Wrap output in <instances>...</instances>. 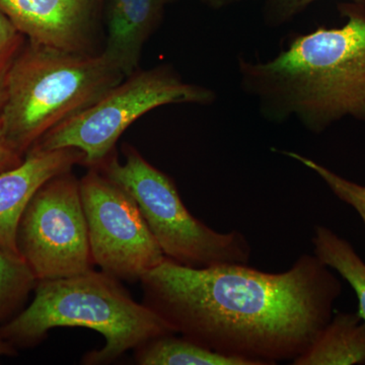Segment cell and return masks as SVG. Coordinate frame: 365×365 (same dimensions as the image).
Wrapping results in <instances>:
<instances>
[{
	"mask_svg": "<svg viewBox=\"0 0 365 365\" xmlns=\"http://www.w3.org/2000/svg\"><path fill=\"white\" fill-rule=\"evenodd\" d=\"M143 304L185 339L255 365L294 361L333 317L342 283L314 255L282 272L193 268L165 258L140 279Z\"/></svg>",
	"mask_w": 365,
	"mask_h": 365,
	"instance_id": "1",
	"label": "cell"
},
{
	"mask_svg": "<svg viewBox=\"0 0 365 365\" xmlns=\"http://www.w3.org/2000/svg\"><path fill=\"white\" fill-rule=\"evenodd\" d=\"M341 13L344 26L297 34L268 61L239 59L242 91L268 121L294 118L314 134L346 117L365 122V7Z\"/></svg>",
	"mask_w": 365,
	"mask_h": 365,
	"instance_id": "2",
	"label": "cell"
},
{
	"mask_svg": "<svg viewBox=\"0 0 365 365\" xmlns=\"http://www.w3.org/2000/svg\"><path fill=\"white\" fill-rule=\"evenodd\" d=\"M59 327L102 334L105 346L86 353L83 364H109L151 339L176 334L150 307L138 304L109 274L85 273L37 281L30 306L0 325V335L16 348L39 344Z\"/></svg>",
	"mask_w": 365,
	"mask_h": 365,
	"instance_id": "3",
	"label": "cell"
},
{
	"mask_svg": "<svg viewBox=\"0 0 365 365\" xmlns=\"http://www.w3.org/2000/svg\"><path fill=\"white\" fill-rule=\"evenodd\" d=\"M125 78L103 52L67 51L26 40L9 76L0 137L25 157L47 132Z\"/></svg>",
	"mask_w": 365,
	"mask_h": 365,
	"instance_id": "4",
	"label": "cell"
},
{
	"mask_svg": "<svg viewBox=\"0 0 365 365\" xmlns=\"http://www.w3.org/2000/svg\"><path fill=\"white\" fill-rule=\"evenodd\" d=\"M122 150L123 163L114 150L95 169L130 194L165 258L193 268L250 263L252 247L246 235L239 230L216 232L197 220L172 178L130 144Z\"/></svg>",
	"mask_w": 365,
	"mask_h": 365,
	"instance_id": "5",
	"label": "cell"
},
{
	"mask_svg": "<svg viewBox=\"0 0 365 365\" xmlns=\"http://www.w3.org/2000/svg\"><path fill=\"white\" fill-rule=\"evenodd\" d=\"M215 100V91L185 83L172 67L138 69L95 104L47 132L32 148H76L85 155L83 165L97 168L115 150L123 132L146 113L165 105H209Z\"/></svg>",
	"mask_w": 365,
	"mask_h": 365,
	"instance_id": "6",
	"label": "cell"
},
{
	"mask_svg": "<svg viewBox=\"0 0 365 365\" xmlns=\"http://www.w3.org/2000/svg\"><path fill=\"white\" fill-rule=\"evenodd\" d=\"M16 246L37 281L93 269L79 180L72 170L53 177L36 192L19 222Z\"/></svg>",
	"mask_w": 365,
	"mask_h": 365,
	"instance_id": "7",
	"label": "cell"
},
{
	"mask_svg": "<svg viewBox=\"0 0 365 365\" xmlns=\"http://www.w3.org/2000/svg\"><path fill=\"white\" fill-rule=\"evenodd\" d=\"M93 264L118 280L140 281L165 256L130 194L95 168L79 180Z\"/></svg>",
	"mask_w": 365,
	"mask_h": 365,
	"instance_id": "8",
	"label": "cell"
},
{
	"mask_svg": "<svg viewBox=\"0 0 365 365\" xmlns=\"http://www.w3.org/2000/svg\"><path fill=\"white\" fill-rule=\"evenodd\" d=\"M102 0H0V11L30 42L93 52Z\"/></svg>",
	"mask_w": 365,
	"mask_h": 365,
	"instance_id": "9",
	"label": "cell"
},
{
	"mask_svg": "<svg viewBox=\"0 0 365 365\" xmlns=\"http://www.w3.org/2000/svg\"><path fill=\"white\" fill-rule=\"evenodd\" d=\"M83 163L85 155L76 148H32L23 163L0 173V248L21 258L16 232L26 205L46 182Z\"/></svg>",
	"mask_w": 365,
	"mask_h": 365,
	"instance_id": "10",
	"label": "cell"
},
{
	"mask_svg": "<svg viewBox=\"0 0 365 365\" xmlns=\"http://www.w3.org/2000/svg\"><path fill=\"white\" fill-rule=\"evenodd\" d=\"M163 0H108L103 53L125 76L138 71L146 41L162 20Z\"/></svg>",
	"mask_w": 365,
	"mask_h": 365,
	"instance_id": "11",
	"label": "cell"
},
{
	"mask_svg": "<svg viewBox=\"0 0 365 365\" xmlns=\"http://www.w3.org/2000/svg\"><path fill=\"white\" fill-rule=\"evenodd\" d=\"M294 365L365 364V322L359 313H337Z\"/></svg>",
	"mask_w": 365,
	"mask_h": 365,
	"instance_id": "12",
	"label": "cell"
},
{
	"mask_svg": "<svg viewBox=\"0 0 365 365\" xmlns=\"http://www.w3.org/2000/svg\"><path fill=\"white\" fill-rule=\"evenodd\" d=\"M140 365H255L250 360L227 356L176 334L160 336L134 349Z\"/></svg>",
	"mask_w": 365,
	"mask_h": 365,
	"instance_id": "13",
	"label": "cell"
},
{
	"mask_svg": "<svg viewBox=\"0 0 365 365\" xmlns=\"http://www.w3.org/2000/svg\"><path fill=\"white\" fill-rule=\"evenodd\" d=\"M312 244L314 256L353 288L359 299L357 313L365 322V261L347 240L325 225L314 227Z\"/></svg>",
	"mask_w": 365,
	"mask_h": 365,
	"instance_id": "14",
	"label": "cell"
},
{
	"mask_svg": "<svg viewBox=\"0 0 365 365\" xmlns=\"http://www.w3.org/2000/svg\"><path fill=\"white\" fill-rule=\"evenodd\" d=\"M37 279L20 257L0 248V323L20 313Z\"/></svg>",
	"mask_w": 365,
	"mask_h": 365,
	"instance_id": "15",
	"label": "cell"
},
{
	"mask_svg": "<svg viewBox=\"0 0 365 365\" xmlns=\"http://www.w3.org/2000/svg\"><path fill=\"white\" fill-rule=\"evenodd\" d=\"M280 153L297 160L321 178L331 192L340 201L347 204L356 211L365 227V186L345 179L340 175L328 169L325 165L317 163L312 158L290 150H281Z\"/></svg>",
	"mask_w": 365,
	"mask_h": 365,
	"instance_id": "16",
	"label": "cell"
},
{
	"mask_svg": "<svg viewBox=\"0 0 365 365\" xmlns=\"http://www.w3.org/2000/svg\"><path fill=\"white\" fill-rule=\"evenodd\" d=\"M26 38L0 11V128L14 62L25 47Z\"/></svg>",
	"mask_w": 365,
	"mask_h": 365,
	"instance_id": "17",
	"label": "cell"
},
{
	"mask_svg": "<svg viewBox=\"0 0 365 365\" xmlns=\"http://www.w3.org/2000/svg\"><path fill=\"white\" fill-rule=\"evenodd\" d=\"M316 0H269L265 9L266 23L279 26L294 19ZM357 6L365 7V0H352Z\"/></svg>",
	"mask_w": 365,
	"mask_h": 365,
	"instance_id": "18",
	"label": "cell"
},
{
	"mask_svg": "<svg viewBox=\"0 0 365 365\" xmlns=\"http://www.w3.org/2000/svg\"><path fill=\"white\" fill-rule=\"evenodd\" d=\"M24 158L16 153L13 148H9L4 139L0 137V173L13 169L23 163Z\"/></svg>",
	"mask_w": 365,
	"mask_h": 365,
	"instance_id": "19",
	"label": "cell"
},
{
	"mask_svg": "<svg viewBox=\"0 0 365 365\" xmlns=\"http://www.w3.org/2000/svg\"><path fill=\"white\" fill-rule=\"evenodd\" d=\"M16 354V348L0 335V357L14 356Z\"/></svg>",
	"mask_w": 365,
	"mask_h": 365,
	"instance_id": "20",
	"label": "cell"
},
{
	"mask_svg": "<svg viewBox=\"0 0 365 365\" xmlns=\"http://www.w3.org/2000/svg\"><path fill=\"white\" fill-rule=\"evenodd\" d=\"M163 1H165V4H167L168 2L170 1V0H163ZM209 1H210L211 4H218V6H220V4H222L223 0H209Z\"/></svg>",
	"mask_w": 365,
	"mask_h": 365,
	"instance_id": "21",
	"label": "cell"
}]
</instances>
